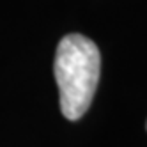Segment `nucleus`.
Returning a JSON list of instances; mask_svg holds the SVG:
<instances>
[{"label":"nucleus","instance_id":"1","mask_svg":"<svg viewBox=\"0 0 147 147\" xmlns=\"http://www.w3.org/2000/svg\"><path fill=\"white\" fill-rule=\"evenodd\" d=\"M55 80L60 110L67 121H78L92 103L101 71V55L94 41L82 34L60 39L55 53Z\"/></svg>","mask_w":147,"mask_h":147}]
</instances>
